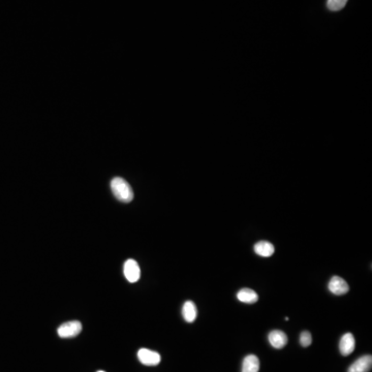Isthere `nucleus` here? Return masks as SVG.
I'll return each mask as SVG.
<instances>
[{
	"instance_id": "1",
	"label": "nucleus",
	"mask_w": 372,
	"mask_h": 372,
	"mask_svg": "<svg viewBox=\"0 0 372 372\" xmlns=\"http://www.w3.org/2000/svg\"><path fill=\"white\" fill-rule=\"evenodd\" d=\"M112 193L118 201L122 203H130L134 200V192L126 180L120 177H115L111 181Z\"/></svg>"
},
{
	"instance_id": "2",
	"label": "nucleus",
	"mask_w": 372,
	"mask_h": 372,
	"mask_svg": "<svg viewBox=\"0 0 372 372\" xmlns=\"http://www.w3.org/2000/svg\"><path fill=\"white\" fill-rule=\"evenodd\" d=\"M82 324L79 320L66 321L57 329V334L61 338H71L81 333Z\"/></svg>"
},
{
	"instance_id": "3",
	"label": "nucleus",
	"mask_w": 372,
	"mask_h": 372,
	"mask_svg": "<svg viewBox=\"0 0 372 372\" xmlns=\"http://www.w3.org/2000/svg\"><path fill=\"white\" fill-rule=\"evenodd\" d=\"M138 359L146 366H156L159 365L161 361V357L159 353L148 349L139 350Z\"/></svg>"
},
{
	"instance_id": "4",
	"label": "nucleus",
	"mask_w": 372,
	"mask_h": 372,
	"mask_svg": "<svg viewBox=\"0 0 372 372\" xmlns=\"http://www.w3.org/2000/svg\"><path fill=\"white\" fill-rule=\"evenodd\" d=\"M123 273H124V276H125V278L129 281L130 283H137L141 277V269L139 267V264L132 259L127 260L125 263H124Z\"/></svg>"
},
{
	"instance_id": "5",
	"label": "nucleus",
	"mask_w": 372,
	"mask_h": 372,
	"mask_svg": "<svg viewBox=\"0 0 372 372\" xmlns=\"http://www.w3.org/2000/svg\"><path fill=\"white\" fill-rule=\"evenodd\" d=\"M329 291L334 295L341 296L350 291V286L343 278L339 276H334L331 278L329 283Z\"/></svg>"
},
{
	"instance_id": "6",
	"label": "nucleus",
	"mask_w": 372,
	"mask_h": 372,
	"mask_svg": "<svg viewBox=\"0 0 372 372\" xmlns=\"http://www.w3.org/2000/svg\"><path fill=\"white\" fill-rule=\"evenodd\" d=\"M372 367V357L370 354L363 355V357L355 360L350 366L347 372H369Z\"/></svg>"
},
{
	"instance_id": "7",
	"label": "nucleus",
	"mask_w": 372,
	"mask_h": 372,
	"mask_svg": "<svg viewBox=\"0 0 372 372\" xmlns=\"http://www.w3.org/2000/svg\"><path fill=\"white\" fill-rule=\"evenodd\" d=\"M269 342L274 349L280 350L284 347L287 343V336L284 332L280 330H273L268 335Z\"/></svg>"
},
{
	"instance_id": "8",
	"label": "nucleus",
	"mask_w": 372,
	"mask_h": 372,
	"mask_svg": "<svg viewBox=\"0 0 372 372\" xmlns=\"http://www.w3.org/2000/svg\"><path fill=\"white\" fill-rule=\"evenodd\" d=\"M354 337L352 333L344 334L339 342V351L342 355H349L351 354L354 350Z\"/></svg>"
},
{
	"instance_id": "9",
	"label": "nucleus",
	"mask_w": 372,
	"mask_h": 372,
	"mask_svg": "<svg viewBox=\"0 0 372 372\" xmlns=\"http://www.w3.org/2000/svg\"><path fill=\"white\" fill-rule=\"evenodd\" d=\"M260 360L255 354H248L242 364V372H259Z\"/></svg>"
},
{
	"instance_id": "10",
	"label": "nucleus",
	"mask_w": 372,
	"mask_h": 372,
	"mask_svg": "<svg viewBox=\"0 0 372 372\" xmlns=\"http://www.w3.org/2000/svg\"><path fill=\"white\" fill-rule=\"evenodd\" d=\"M275 251L274 245L268 241H260L254 245V252L263 256V258H269Z\"/></svg>"
},
{
	"instance_id": "11",
	"label": "nucleus",
	"mask_w": 372,
	"mask_h": 372,
	"mask_svg": "<svg viewBox=\"0 0 372 372\" xmlns=\"http://www.w3.org/2000/svg\"><path fill=\"white\" fill-rule=\"evenodd\" d=\"M237 298L240 302L247 303V304H253L255 302H258L259 295L256 294L251 288H242L238 292Z\"/></svg>"
},
{
	"instance_id": "12",
	"label": "nucleus",
	"mask_w": 372,
	"mask_h": 372,
	"mask_svg": "<svg viewBox=\"0 0 372 372\" xmlns=\"http://www.w3.org/2000/svg\"><path fill=\"white\" fill-rule=\"evenodd\" d=\"M182 316L187 322H194L196 319V306L193 301H186L182 308Z\"/></svg>"
},
{
	"instance_id": "13",
	"label": "nucleus",
	"mask_w": 372,
	"mask_h": 372,
	"mask_svg": "<svg viewBox=\"0 0 372 372\" xmlns=\"http://www.w3.org/2000/svg\"><path fill=\"white\" fill-rule=\"evenodd\" d=\"M347 0H328L327 6L330 11L337 12L340 11L345 6Z\"/></svg>"
},
{
	"instance_id": "14",
	"label": "nucleus",
	"mask_w": 372,
	"mask_h": 372,
	"mask_svg": "<svg viewBox=\"0 0 372 372\" xmlns=\"http://www.w3.org/2000/svg\"><path fill=\"white\" fill-rule=\"evenodd\" d=\"M312 343V336L308 331H303L300 334V344L303 347H308Z\"/></svg>"
},
{
	"instance_id": "15",
	"label": "nucleus",
	"mask_w": 372,
	"mask_h": 372,
	"mask_svg": "<svg viewBox=\"0 0 372 372\" xmlns=\"http://www.w3.org/2000/svg\"><path fill=\"white\" fill-rule=\"evenodd\" d=\"M97 372H106V371H104V370H99V371H97Z\"/></svg>"
}]
</instances>
